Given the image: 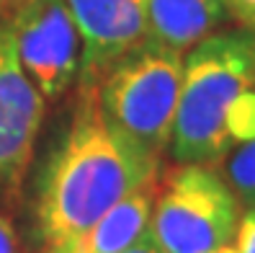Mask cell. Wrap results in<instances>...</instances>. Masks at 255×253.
I'll return each instance as SVG.
<instances>
[{
  "mask_svg": "<svg viewBox=\"0 0 255 253\" xmlns=\"http://www.w3.org/2000/svg\"><path fill=\"white\" fill-rule=\"evenodd\" d=\"M157 160L106 122L98 88L83 83L75 122L41 184L36 207L41 238L49 246L72 243L116 202L152 184Z\"/></svg>",
  "mask_w": 255,
  "mask_h": 253,
  "instance_id": "cell-1",
  "label": "cell"
},
{
  "mask_svg": "<svg viewBox=\"0 0 255 253\" xmlns=\"http://www.w3.org/2000/svg\"><path fill=\"white\" fill-rule=\"evenodd\" d=\"M255 88V34H212L183 59L170 147L178 163L214 166L232 150L230 116L240 96Z\"/></svg>",
  "mask_w": 255,
  "mask_h": 253,
  "instance_id": "cell-2",
  "label": "cell"
},
{
  "mask_svg": "<svg viewBox=\"0 0 255 253\" xmlns=\"http://www.w3.org/2000/svg\"><path fill=\"white\" fill-rule=\"evenodd\" d=\"M181 80L183 57L144 41L114 62L101 80V114L137 147L160 158L170 145Z\"/></svg>",
  "mask_w": 255,
  "mask_h": 253,
  "instance_id": "cell-3",
  "label": "cell"
},
{
  "mask_svg": "<svg viewBox=\"0 0 255 253\" xmlns=\"http://www.w3.org/2000/svg\"><path fill=\"white\" fill-rule=\"evenodd\" d=\"M240 202L212 168L183 163L155 199L149 235L165 253H214L235 243Z\"/></svg>",
  "mask_w": 255,
  "mask_h": 253,
  "instance_id": "cell-4",
  "label": "cell"
},
{
  "mask_svg": "<svg viewBox=\"0 0 255 253\" xmlns=\"http://www.w3.org/2000/svg\"><path fill=\"white\" fill-rule=\"evenodd\" d=\"M18 62L39 96L59 98L78 75L80 34L65 0H26L13 18Z\"/></svg>",
  "mask_w": 255,
  "mask_h": 253,
  "instance_id": "cell-5",
  "label": "cell"
},
{
  "mask_svg": "<svg viewBox=\"0 0 255 253\" xmlns=\"http://www.w3.org/2000/svg\"><path fill=\"white\" fill-rule=\"evenodd\" d=\"M44 101L18 62L16 36L0 26V184L16 186L31 160Z\"/></svg>",
  "mask_w": 255,
  "mask_h": 253,
  "instance_id": "cell-6",
  "label": "cell"
},
{
  "mask_svg": "<svg viewBox=\"0 0 255 253\" xmlns=\"http://www.w3.org/2000/svg\"><path fill=\"white\" fill-rule=\"evenodd\" d=\"M85 44L83 83L98 78L147 39V0H65Z\"/></svg>",
  "mask_w": 255,
  "mask_h": 253,
  "instance_id": "cell-7",
  "label": "cell"
},
{
  "mask_svg": "<svg viewBox=\"0 0 255 253\" xmlns=\"http://www.w3.org/2000/svg\"><path fill=\"white\" fill-rule=\"evenodd\" d=\"M227 18L222 0H147V44L183 54Z\"/></svg>",
  "mask_w": 255,
  "mask_h": 253,
  "instance_id": "cell-8",
  "label": "cell"
},
{
  "mask_svg": "<svg viewBox=\"0 0 255 253\" xmlns=\"http://www.w3.org/2000/svg\"><path fill=\"white\" fill-rule=\"evenodd\" d=\"M155 194V181L127 194L106 215H101L85 233L67 243L70 253H122L134 246L149 230Z\"/></svg>",
  "mask_w": 255,
  "mask_h": 253,
  "instance_id": "cell-9",
  "label": "cell"
},
{
  "mask_svg": "<svg viewBox=\"0 0 255 253\" xmlns=\"http://www.w3.org/2000/svg\"><path fill=\"white\" fill-rule=\"evenodd\" d=\"M232 155L227 158V178L230 189L235 191L237 202H245L248 207L255 204V137L237 145Z\"/></svg>",
  "mask_w": 255,
  "mask_h": 253,
  "instance_id": "cell-10",
  "label": "cell"
},
{
  "mask_svg": "<svg viewBox=\"0 0 255 253\" xmlns=\"http://www.w3.org/2000/svg\"><path fill=\"white\" fill-rule=\"evenodd\" d=\"M235 253H255V204L240 215L235 233Z\"/></svg>",
  "mask_w": 255,
  "mask_h": 253,
  "instance_id": "cell-11",
  "label": "cell"
},
{
  "mask_svg": "<svg viewBox=\"0 0 255 253\" xmlns=\"http://www.w3.org/2000/svg\"><path fill=\"white\" fill-rule=\"evenodd\" d=\"M227 8V16H232L245 31L255 34V0H222Z\"/></svg>",
  "mask_w": 255,
  "mask_h": 253,
  "instance_id": "cell-12",
  "label": "cell"
},
{
  "mask_svg": "<svg viewBox=\"0 0 255 253\" xmlns=\"http://www.w3.org/2000/svg\"><path fill=\"white\" fill-rule=\"evenodd\" d=\"M0 253H21L18 251V241H16V233H13L10 222L0 215Z\"/></svg>",
  "mask_w": 255,
  "mask_h": 253,
  "instance_id": "cell-13",
  "label": "cell"
},
{
  "mask_svg": "<svg viewBox=\"0 0 255 253\" xmlns=\"http://www.w3.org/2000/svg\"><path fill=\"white\" fill-rule=\"evenodd\" d=\"M122 253H165V251L155 243V238H152V235L144 233L137 243L129 246V248H127V251H122Z\"/></svg>",
  "mask_w": 255,
  "mask_h": 253,
  "instance_id": "cell-14",
  "label": "cell"
},
{
  "mask_svg": "<svg viewBox=\"0 0 255 253\" xmlns=\"http://www.w3.org/2000/svg\"><path fill=\"white\" fill-rule=\"evenodd\" d=\"M26 0H0V8H21Z\"/></svg>",
  "mask_w": 255,
  "mask_h": 253,
  "instance_id": "cell-15",
  "label": "cell"
},
{
  "mask_svg": "<svg viewBox=\"0 0 255 253\" xmlns=\"http://www.w3.org/2000/svg\"><path fill=\"white\" fill-rule=\"evenodd\" d=\"M47 253H70V248L67 246H49Z\"/></svg>",
  "mask_w": 255,
  "mask_h": 253,
  "instance_id": "cell-16",
  "label": "cell"
}]
</instances>
